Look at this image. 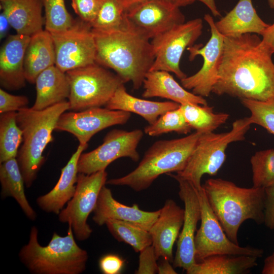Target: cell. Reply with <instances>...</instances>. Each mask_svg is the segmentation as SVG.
I'll use <instances>...</instances> for the list:
<instances>
[{"mask_svg": "<svg viewBox=\"0 0 274 274\" xmlns=\"http://www.w3.org/2000/svg\"><path fill=\"white\" fill-rule=\"evenodd\" d=\"M251 125L249 117H245L234 121L229 131L202 133L184 168L176 175L200 189L202 177L217 174L225 162L228 145L244 140Z\"/></svg>", "mask_w": 274, "mask_h": 274, "instance_id": "obj_7", "label": "cell"}, {"mask_svg": "<svg viewBox=\"0 0 274 274\" xmlns=\"http://www.w3.org/2000/svg\"><path fill=\"white\" fill-rule=\"evenodd\" d=\"M93 220L99 226L109 220L129 222L149 231L160 212L141 210L138 204L128 206L116 200L111 189L104 186L101 188L93 211Z\"/></svg>", "mask_w": 274, "mask_h": 274, "instance_id": "obj_18", "label": "cell"}, {"mask_svg": "<svg viewBox=\"0 0 274 274\" xmlns=\"http://www.w3.org/2000/svg\"><path fill=\"white\" fill-rule=\"evenodd\" d=\"M105 224L115 239L130 245L135 252H140L152 245L149 231L134 224L111 219Z\"/></svg>", "mask_w": 274, "mask_h": 274, "instance_id": "obj_32", "label": "cell"}, {"mask_svg": "<svg viewBox=\"0 0 274 274\" xmlns=\"http://www.w3.org/2000/svg\"><path fill=\"white\" fill-rule=\"evenodd\" d=\"M184 219V209L178 206L174 200L167 199L149 231L152 237V245L158 259L162 258L173 262V247L179 236Z\"/></svg>", "mask_w": 274, "mask_h": 274, "instance_id": "obj_19", "label": "cell"}, {"mask_svg": "<svg viewBox=\"0 0 274 274\" xmlns=\"http://www.w3.org/2000/svg\"><path fill=\"white\" fill-rule=\"evenodd\" d=\"M211 30V37L204 45H193L187 50L189 52V60L197 55L203 58V64L195 74L181 80L182 86L191 90L194 94L208 97L212 92L216 82L219 67L223 51L224 36L217 30L213 17L209 14L204 16Z\"/></svg>", "mask_w": 274, "mask_h": 274, "instance_id": "obj_14", "label": "cell"}, {"mask_svg": "<svg viewBox=\"0 0 274 274\" xmlns=\"http://www.w3.org/2000/svg\"><path fill=\"white\" fill-rule=\"evenodd\" d=\"M215 25L223 36L234 37L246 33L262 36L269 25L258 16L252 0H239L230 11L215 22Z\"/></svg>", "mask_w": 274, "mask_h": 274, "instance_id": "obj_22", "label": "cell"}, {"mask_svg": "<svg viewBox=\"0 0 274 274\" xmlns=\"http://www.w3.org/2000/svg\"><path fill=\"white\" fill-rule=\"evenodd\" d=\"M17 112L0 115V163L16 158L22 144V132L16 121Z\"/></svg>", "mask_w": 274, "mask_h": 274, "instance_id": "obj_31", "label": "cell"}, {"mask_svg": "<svg viewBox=\"0 0 274 274\" xmlns=\"http://www.w3.org/2000/svg\"><path fill=\"white\" fill-rule=\"evenodd\" d=\"M69 109L65 100L43 110L26 107L17 112L16 121L23 140L16 159L27 188L32 186L45 161L43 153L53 140L52 132L58 119Z\"/></svg>", "mask_w": 274, "mask_h": 274, "instance_id": "obj_4", "label": "cell"}, {"mask_svg": "<svg viewBox=\"0 0 274 274\" xmlns=\"http://www.w3.org/2000/svg\"><path fill=\"white\" fill-rule=\"evenodd\" d=\"M130 116L129 112L106 107L65 112L58 119L55 130L68 132L77 139L79 144L84 145L99 131L112 126L125 124Z\"/></svg>", "mask_w": 274, "mask_h": 274, "instance_id": "obj_15", "label": "cell"}, {"mask_svg": "<svg viewBox=\"0 0 274 274\" xmlns=\"http://www.w3.org/2000/svg\"><path fill=\"white\" fill-rule=\"evenodd\" d=\"M258 258L250 255L218 254L196 262L187 274H246L256 267Z\"/></svg>", "mask_w": 274, "mask_h": 274, "instance_id": "obj_28", "label": "cell"}, {"mask_svg": "<svg viewBox=\"0 0 274 274\" xmlns=\"http://www.w3.org/2000/svg\"><path fill=\"white\" fill-rule=\"evenodd\" d=\"M0 5L17 33L31 36L43 30L41 0H0Z\"/></svg>", "mask_w": 274, "mask_h": 274, "instance_id": "obj_24", "label": "cell"}, {"mask_svg": "<svg viewBox=\"0 0 274 274\" xmlns=\"http://www.w3.org/2000/svg\"><path fill=\"white\" fill-rule=\"evenodd\" d=\"M162 260L158 264V271L159 274H177L173 265L168 260L162 258Z\"/></svg>", "mask_w": 274, "mask_h": 274, "instance_id": "obj_45", "label": "cell"}, {"mask_svg": "<svg viewBox=\"0 0 274 274\" xmlns=\"http://www.w3.org/2000/svg\"><path fill=\"white\" fill-rule=\"evenodd\" d=\"M107 176L106 170L89 175L79 173L75 193L58 215L59 221L71 225L75 238L80 241L87 239L92 232L87 221L94 211Z\"/></svg>", "mask_w": 274, "mask_h": 274, "instance_id": "obj_11", "label": "cell"}, {"mask_svg": "<svg viewBox=\"0 0 274 274\" xmlns=\"http://www.w3.org/2000/svg\"><path fill=\"white\" fill-rule=\"evenodd\" d=\"M124 263V260L119 256L108 254L100 258L99 267L104 274H118L121 271Z\"/></svg>", "mask_w": 274, "mask_h": 274, "instance_id": "obj_41", "label": "cell"}, {"mask_svg": "<svg viewBox=\"0 0 274 274\" xmlns=\"http://www.w3.org/2000/svg\"><path fill=\"white\" fill-rule=\"evenodd\" d=\"M35 84L37 96L31 107L33 110H43L69 97L70 86L66 73L55 65L40 74Z\"/></svg>", "mask_w": 274, "mask_h": 274, "instance_id": "obj_26", "label": "cell"}, {"mask_svg": "<svg viewBox=\"0 0 274 274\" xmlns=\"http://www.w3.org/2000/svg\"><path fill=\"white\" fill-rule=\"evenodd\" d=\"M267 1L270 8L274 9V0H267Z\"/></svg>", "mask_w": 274, "mask_h": 274, "instance_id": "obj_49", "label": "cell"}, {"mask_svg": "<svg viewBox=\"0 0 274 274\" xmlns=\"http://www.w3.org/2000/svg\"><path fill=\"white\" fill-rule=\"evenodd\" d=\"M143 85L144 90L142 95L144 98L159 97L180 105H208L203 97L187 91L166 71H149L145 77Z\"/></svg>", "mask_w": 274, "mask_h": 274, "instance_id": "obj_23", "label": "cell"}, {"mask_svg": "<svg viewBox=\"0 0 274 274\" xmlns=\"http://www.w3.org/2000/svg\"><path fill=\"white\" fill-rule=\"evenodd\" d=\"M127 22L126 11L121 0H102L99 10L93 23V29L110 30L119 29Z\"/></svg>", "mask_w": 274, "mask_h": 274, "instance_id": "obj_33", "label": "cell"}, {"mask_svg": "<svg viewBox=\"0 0 274 274\" xmlns=\"http://www.w3.org/2000/svg\"><path fill=\"white\" fill-rule=\"evenodd\" d=\"M180 108L192 129L201 133L213 132L229 116L225 113H214L213 107L208 105L186 104L180 105Z\"/></svg>", "mask_w": 274, "mask_h": 274, "instance_id": "obj_30", "label": "cell"}, {"mask_svg": "<svg viewBox=\"0 0 274 274\" xmlns=\"http://www.w3.org/2000/svg\"><path fill=\"white\" fill-rule=\"evenodd\" d=\"M257 34L224 37L217 79L212 92L241 99L274 98L272 54Z\"/></svg>", "mask_w": 274, "mask_h": 274, "instance_id": "obj_1", "label": "cell"}, {"mask_svg": "<svg viewBox=\"0 0 274 274\" xmlns=\"http://www.w3.org/2000/svg\"><path fill=\"white\" fill-rule=\"evenodd\" d=\"M202 187L213 213L235 244H238V230L245 221L264 223L265 189L241 187L221 178L209 179Z\"/></svg>", "mask_w": 274, "mask_h": 274, "instance_id": "obj_3", "label": "cell"}, {"mask_svg": "<svg viewBox=\"0 0 274 274\" xmlns=\"http://www.w3.org/2000/svg\"><path fill=\"white\" fill-rule=\"evenodd\" d=\"M261 273L274 274V252L265 259Z\"/></svg>", "mask_w": 274, "mask_h": 274, "instance_id": "obj_47", "label": "cell"}, {"mask_svg": "<svg viewBox=\"0 0 274 274\" xmlns=\"http://www.w3.org/2000/svg\"><path fill=\"white\" fill-rule=\"evenodd\" d=\"M265 199L264 224L274 229V186L265 189Z\"/></svg>", "mask_w": 274, "mask_h": 274, "instance_id": "obj_42", "label": "cell"}, {"mask_svg": "<svg viewBox=\"0 0 274 274\" xmlns=\"http://www.w3.org/2000/svg\"><path fill=\"white\" fill-rule=\"evenodd\" d=\"M70 93V109L80 111L106 106L116 90L125 83L96 63L66 72Z\"/></svg>", "mask_w": 274, "mask_h": 274, "instance_id": "obj_8", "label": "cell"}, {"mask_svg": "<svg viewBox=\"0 0 274 274\" xmlns=\"http://www.w3.org/2000/svg\"><path fill=\"white\" fill-rule=\"evenodd\" d=\"M261 36V45L273 54L274 53V23L269 25Z\"/></svg>", "mask_w": 274, "mask_h": 274, "instance_id": "obj_44", "label": "cell"}, {"mask_svg": "<svg viewBox=\"0 0 274 274\" xmlns=\"http://www.w3.org/2000/svg\"><path fill=\"white\" fill-rule=\"evenodd\" d=\"M167 1H170V2H173L174 3V0H167Z\"/></svg>", "mask_w": 274, "mask_h": 274, "instance_id": "obj_50", "label": "cell"}, {"mask_svg": "<svg viewBox=\"0 0 274 274\" xmlns=\"http://www.w3.org/2000/svg\"><path fill=\"white\" fill-rule=\"evenodd\" d=\"M202 28V19L195 18L176 25L152 39L155 59L150 71L172 72L180 80L186 77L180 67V60L184 51L201 36Z\"/></svg>", "mask_w": 274, "mask_h": 274, "instance_id": "obj_10", "label": "cell"}, {"mask_svg": "<svg viewBox=\"0 0 274 274\" xmlns=\"http://www.w3.org/2000/svg\"><path fill=\"white\" fill-rule=\"evenodd\" d=\"M139 266L135 273L155 274L158 271V263L152 245L149 246L140 252Z\"/></svg>", "mask_w": 274, "mask_h": 274, "instance_id": "obj_40", "label": "cell"}, {"mask_svg": "<svg viewBox=\"0 0 274 274\" xmlns=\"http://www.w3.org/2000/svg\"><path fill=\"white\" fill-rule=\"evenodd\" d=\"M241 101L251 113L252 124L261 126L274 135V98L265 101L243 99Z\"/></svg>", "mask_w": 274, "mask_h": 274, "instance_id": "obj_37", "label": "cell"}, {"mask_svg": "<svg viewBox=\"0 0 274 274\" xmlns=\"http://www.w3.org/2000/svg\"><path fill=\"white\" fill-rule=\"evenodd\" d=\"M41 1L45 13V30L50 33L59 32L74 25L76 20L67 11L64 0Z\"/></svg>", "mask_w": 274, "mask_h": 274, "instance_id": "obj_36", "label": "cell"}, {"mask_svg": "<svg viewBox=\"0 0 274 274\" xmlns=\"http://www.w3.org/2000/svg\"><path fill=\"white\" fill-rule=\"evenodd\" d=\"M253 186L264 189L274 186V149L256 152L251 158Z\"/></svg>", "mask_w": 274, "mask_h": 274, "instance_id": "obj_34", "label": "cell"}, {"mask_svg": "<svg viewBox=\"0 0 274 274\" xmlns=\"http://www.w3.org/2000/svg\"><path fill=\"white\" fill-rule=\"evenodd\" d=\"M55 54L50 33L42 30L30 36L24 57V73L26 81L35 83L42 72L55 65Z\"/></svg>", "mask_w": 274, "mask_h": 274, "instance_id": "obj_27", "label": "cell"}, {"mask_svg": "<svg viewBox=\"0 0 274 274\" xmlns=\"http://www.w3.org/2000/svg\"><path fill=\"white\" fill-rule=\"evenodd\" d=\"M71 1L72 8L80 19L91 25L96 18L102 0Z\"/></svg>", "mask_w": 274, "mask_h": 274, "instance_id": "obj_38", "label": "cell"}, {"mask_svg": "<svg viewBox=\"0 0 274 274\" xmlns=\"http://www.w3.org/2000/svg\"><path fill=\"white\" fill-rule=\"evenodd\" d=\"M129 22L152 39L185 22V16L173 2L146 0L126 11Z\"/></svg>", "mask_w": 274, "mask_h": 274, "instance_id": "obj_17", "label": "cell"}, {"mask_svg": "<svg viewBox=\"0 0 274 274\" xmlns=\"http://www.w3.org/2000/svg\"><path fill=\"white\" fill-rule=\"evenodd\" d=\"M30 36L16 33L8 36L0 50V83L9 90L25 87L24 57Z\"/></svg>", "mask_w": 274, "mask_h": 274, "instance_id": "obj_20", "label": "cell"}, {"mask_svg": "<svg viewBox=\"0 0 274 274\" xmlns=\"http://www.w3.org/2000/svg\"><path fill=\"white\" fill-rule=\"evenodd\" d=\"M145 1L146 0H121L126 11L130 8Z\"/></svg>", "mask_w": 274, "mask_h": 274, "instance_id": "obj_48", "label": "cell"}, {"mask_svg": "<svg viewBox=\"0 0 274 274\" xmlns=\"http://www.w3.org/2000/svg\"><path fill=\"white\" fill-rule=\"evenodd\" d=\"M196 1L204 4L215 16H221L217 9L215 0H174V3L179 7H185L191 5Z\"/></svg>", "mask_w": 274, "mask_h": 274, "instance_id": "obj_43", "label": "cell"}, {"mask_svg": "<svg viewBox=\"0 0 274 274\" xmlns=\"http://www.w3.org/2000/svg\"><path fill=\"white\" fill-rule=\"evenodd\" d=\"M197 190L200 206L201 223L194 238L196 262L218 254L261 257L264 253L262 249L249 246L242 247L228 237L210 206L202 185Z\"/></svg>", "mask_w": 274, "mask_h": 274, "instance_id": "obj_9", "label": "cell"}, {"mask_svg": "<svg viewBox=\"0 0 274 274\" xmlns=\"http://www.w3.org/2000/svg\"><path fill=\"white\" fill-rule=\"evenodd\" d=\"M29 100L25 95H15L0 89V114L18 112L27 107Z\"/></svg>", "mask_w": 274, "mask_h": 274, "instance_id": "obj_39", "label": "cell"}, {"mask_svg": "<svg viewBox=\"0 0 274 274\" xmlns=\"http://www.w3.org/2000/svg\"><path fill=\"white\" fill-rule=\"evenodd\" d=\"M201 134L195 131L182 138L155 142L134 169L106 183L126 186L136 192L148 189L160 175L184 168Z\"/></svg>", "mask_w": 274, "mask_h": 274, "instance_id": "obj_5", "label": "cell"}, {"mask_svg": "<svg viewBox=\"0 0 274 274\" xmlns=\"http://www.w3.org/2000/svg\"><path fill=\"white\" fill-rule=\"evenodd\" d=\"M191 130L179 107L161 115L153 124L145 127L144 132L149 136H155L170 132L187 134Z\"/></svg>", "mask_w": 274, "mask_h": 274, "instance_id": "obj_35", "label": "cell"}, {"mask_svg": "<svg viewBox=\"0 0 274 274\" xmlns=\"http://www.w3.org/2000/svg\"><path fill=\"white\" fill-rule=\"evenodd\" d=\"M179 184V195L184 204V219L178 237L173 265L186 270L196 263L194 238L197 225L200 220V206L198 190L189 181L177 175L167 174Z\"/></svg>", "mask_w": 274, "mask_h": 274, "instance_id": "obj_16", "label": "cell"}, {"mask_svg": "<svg viewBox=\"0 0 274 274\" xmlns=\"http://www.w3.org/2000/svg\"><path fill=\"white\" fill-rule=\"evenodd\" d=\"M143 134L139 129L131 131L111 130L105 135L102 144L81 154L78 163L79 173L89 175L105 170L110 163L122 157L138 161L140 156L137 148Z\"/></svg>", "mask_w": 274, "mask_h": 274, "instance_id": "obj_13", "label": "cell"}, {"mask_svg": "<svg viewBox=\"0 0 274 274\" xmlns=\"http://www.w3.org/2000/svg\"><path fill=\"white\" fill-rule=\"evenodd\" d=\"M50 34L54 46L55 65L63 72L96 63L95 42L89 23L80 19L68 29Z\"/></svg>", "mask_w": 274, "mask_h": 274, "instance_id": "obj_12", "label": "cell"}, {"mask_svg": "<svg viewBox=\"0 0 274 274\" xmlns=\"http://www.w3.org/2000/svg\"><path fill=\"white\" fill-rule=\"evenodd\" d=\"M180 106V104L172 101H154L135 97L127 92L123 84L116 90L105 107L110 110L136 114L149 124H152L161 115Z\"/></svg>", "mask_w": 274, "mask_h": 274, "instance_id": "obj_25", "label": "cell"}, {"mask_svg": "<svg viewBox=\"0 0 274 274\" xmlns=\"http://www.w3.org/2000/svg\"><path fill=\"white\" fill-rule=\"evenodd\" d=\"M38 230L31 228L29 241L19 253L22 263L33 274H80L84 271L88 259L87 252L75 240L73 229L68 225L67 234L61 236L54 232L46 246L38 239Z\"/></svg>", "mask_w": 274, "mask_h": 274, "instance_id": "obj_6", "label": "cell"}, {"mask_svg": "<svg viewBox=\"0 0 274 274\" xmlns=\"http://www.w3.org/2000/svg\"><path fill=\"white\" fill-rule=\"evenodd\" d=\"M88 144H79L67 164L61 169L60 178L53 188L46 194L37 198L39 207L47 213L58 215L64 205L74 196L76 189L78 175V163Z\"/></svg>", "mask_w": 274, "mask_h": 274, "instance_id": "obj_21", "label": "cell"}, {"mask_svg": "<svg viewBox=\"0 0 274 274\" xmlns=\"http://www.w3.org/2000/svg\"><path fill=\"white\" fill-rule=\"evenodd\" d=\"M1 195L3 199L12 197L26 217L31 221L37 213L29 203L24 192V181L16 158L8 159L0 164Z\"/></svg>", "mask_w": 274, "mask_h": 274, "instance_id": "obj_29", "label": "cell"}, {"mask_svg": "<svg viewBox=\"0 0 274 274\" xmlns=\"http://www.w3.org/2000/svg\"><path fill=\"white\" fill-rule=\"evenodd\" d=\"M10 23L7 16L2 12L0 14V38L4 39L8 35Z\"/></svg>", "mask_w": 274, "mask_h": 274, "instance_id": "obj_46", "label": "cell"}, {"mask_svg": "<svg viewBox=\"0 0 274 274\" xmlns=\"http://www.w3.org/2000/svg\"><path fill=\"white\" fill-rule=\"evenodd\" d=\"M92 31L96 63L113 70L125 83L131 82L135 89H139L155 59L150 39L128 20L119 29Z\"/></svg>", "mask_w": 274, "mask_h": 274, "instance_id": "obj_2", "label": "cell"}]
</instances>
